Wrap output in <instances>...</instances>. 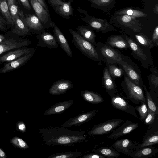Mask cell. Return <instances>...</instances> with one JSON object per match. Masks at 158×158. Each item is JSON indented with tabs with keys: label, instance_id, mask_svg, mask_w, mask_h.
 <instances>
[{
	"label": "cell",
	"instance_id": "cell-51",
	"mask_svg": "<svg viewBox=\"0 0 158 158\" xmlns=\"http://www.w3.org/2000/svg\"><path fill=\"white\" fill-rule=\"evenodd\" d=\"M6 40L5 37L1 34H0V43L3 42L4 41Z\"/></svg>",
	"mask_w": 158,
	"mask_h": 158
},
{
	"label": "cell",
	"instance_id": "cell-25",
	"mask_svg": "<svg viewBox=\"0 0 158 158\" xmlns=\"http://www.w3.org/2000/svg\"><path fill=\"white\" fill-rule=\"evenodd\" d=\"M83 99L92 104H99L104 100L103 97L99 93L88 90H83L80 92Z\"/></svg>",
	"mask_w": 158,
	"mask_h": 158
},
{
	"label": "cell",
	"instance_id": "cell-27",
	"mask_svg": "<svg viewBox=\"0 0 158 158\" xmlns=\"http://www.w3.org/2000/svg\"><path fill=\"white\" fill-rule=\"evenodd\" d=\"M15 28L12 33L19 36L29 34L30 30L23 23L18 15H16L13 21Z\"/></svg>",
	"mask_w": 158,
	"mask_h": 158
},
{
	"label": "cell",
	"instance_id": "cell-10",
	"mask_svg": "<svg viewBox=\"0 0 158 158\" xmlns=\"http://www.w3.org/2000/svg\"><path fill=\"white\" fill-rule=\"evenodd\" d=\"M20 19L29 29L40 33L44 31L43 27L39 18L34 14L25 15L22 11L19 14Z\"/></svg>",
	"mask_w": 158,
	"mask_h": 158
},
{
	"label": "cell",
	"instance_id": "cell-19",
	"mask_svg": "<svg viewBox=\"0 0 158 158\" xmlns=\"http://www.w3.org/2000/svg\"><path fill=\"white\" fill-rule=\"evenodd\" d=\"M52 26L53 28L54 36L57 42L67 55L69 57H72V50L63 33L55 24H53Z\"/></svg>",
	"mask_w": 158,
	"mask_h": 158
},
{
	"label": "cell",
	"instance_id": "cell-49",
	"mask_svg": "<svg viewBox=\"0 0 158 158\" xmlns=\"http://www.w3.org/2000/svg\"><path fill=\"white\" fill-rule=\"evenodd\" d=\"M0 23L4 26L5 24L7 23L6 21L4 20L1 15H0Z\"/></svg>",
	"mask_w": 158,
	"mask_h": 158
},
{
	"label": "cell",
	"instance_id": "cell-40",
	"mask_svg": "<svg viewBox=\"0 0 158 158\" xmlns=\"http://www.w3.org/2000/svg\"><path fill=\"white\" fill-rule=\"evenodd\" d=\"M16 129L18 131L21 133L26 131V127L25 123L22 121H19L16 123Z\"/></svg>",
	"mask_w": 158,
	"mask_h": 158
},
{
	"label": "cell",
	"instance_id": "cell-30",
	"mask_svg": "<svg viewBox=\"0 0 158 158\" xmlns=\"http://www.w3.org/2000/svg\"><path fill=\"white\" fill-rule=\"evenodd\" d=\"M0 11L5 18L8 24L14 25L6 0H0Z\"/></svg>",
	"mask_w": 158,
	"mask_h": 158
},
{
	"label": "cell",
	"instance_id": "cell-47",
	"mask_svg": "<svg viewBox=\"0 0 158 158\" xmlns=\"http://www.w3.org/2000/svg\"><path fill=\"white\" fill-rule=\"evenodd\" d=\"M110 1V0H92V1L95 3H97L98 2H100H100H102V3H107V2H108Z\"/></svg>",
	"mask_w": 158,
	"mask_h": 158
},
{
	"label": "cell",
	"instance_id": "cell-13",
	"mask_svg": "<svg viewBox=\"0 0 158 158\" xmlns=\"http://www.w3.org/2000/svg\"><path fill=\"white\" fill-rule=\"evenodd\" d=\"M158 143V122L146 131L143 137L142 142L139 148L152 146Z\"/></svg>",
	"mask_w": 158,
	"mask_h": 158
},
{
	"label": "cell",
	"instance_id": "cell-41",
	"mask_svg": "<svg viewBox=\"0 0 158 158\" xmlns=\"http://www.w3.org/2000/svg\"><path fill=\"white\" fill-rule=\"evenodd\" d=\"M152 41L156 46L158 45V27L155 28L152 37Z\"/></svg>",
	"mask_w": 158,
	"mask_h": 158
},
{
	"label": "cell",
	"instance_id": "cell-36",
	"mask_svg": "<svg viewBox=\"0 0 158 158\" xmlns=\"http://www.w3.org/2000/svg\"><path fill=\"white\" fill-rule=\"evenodd\" d=\"M10 142L14 147L19 149L25 150L29 148L28 145L25 141L17 136L12 137Z\"/></svg>",
	"mask_w": 158,
	"mask_h": 158
},
{
	"label": "cell",
	"instance_id": "cell-7",
	"mask_svg": "<svg viewBox=\"0 0 158 158\" xmlns=\"http://www.w3.org/2000/svg\"><path fill=\"white\" fill-rule=\"evenodd\" d=\"M126 57L123 60L119 61L118 64H119L124 70L126 76L133 83L136 85L143 87V84L142 80L140 73L139 72L138 68L133 67L126 61Z\"/></svg>",
	"mask_w": 158,
	"mask_h": 158
},
{
	"label": "cell",
	"instance_id": "cell-17",
	"mask_svg": "<svg viewBox=\"0 0 158 158\" xmlns=\"http://www.w3.org/2000/svg\"><path fill=\"white\" fill-rule=\"evenodd\" d=\"M31 43L27 40H18L13 39L6 40L0 43V55L6 52L28 45Z\"/></svg>",
	"mask_w": 158,
	"mask_h": 158
},
{
	"label": "cell",
	"instance_id": "cell-48",
	"mask_svg": "<svg viewBox=\"0 0 158 158\" xmlns=\"http://www.w3.org/2000/svg\"><path fill=\"white\" fill-rule=\"evenodd\" d=\"M136 11H134L132 10L129 9L127 11L126 13L129 15H135Z\"/></svg>",
	"mask_w": 158,
	"mask_h": 158
},
{
	"label": "cell",
	"instance_id": "cell-39",
	"mask_svg": "<svg viewBox=\"0 0 158 158\" xmlns=\"http://www.w3.org/2000/svg\"><path fill=\"white\" fill-rule=\"evenodd\" d=\"M7 3L13 22L15 17L18 15L19 11L18 6L15 4V0H7Z\"/></svg>",
	"mask_w": 158,
	"mask_h": 158
},
{
	"label": "cell",
	"instance_id": "cell-38",
	"mask_svg": "<svg viewBox=\"0 0 158 158\" xmlns=\"http://www.w3.org/2000/svg\"><path fill=\"white\" fill-rule=\"evenodd\" d=\"M108 70L111 76L113 77H119L123 73V70L113 64H106Z\"/></svg>",
	"mask_w": 158,
	"mask_h": 158
},
{
	"label": "cell",
	"instance_id": "cell-5",
	"mask_svg": "<svg viewBox=\"0 0 158 158\" xmlns=\"http://www.w3.org/2000/svg\"><path fill=\"white\" fill-rule=\"evenodd\" d=\"M126 40L130 48L132 50V55L135 58L139 61L143 66L148 69L149 66L153 65V61L151 53L143 49L139 44L132 39L127 36Z\"/></svg>",
	"mask_w": 158,
	"mask_h": 158
},
{
	"label": "cell",
	"instance_id": "cell-43",
	"mask_svg": "<svg viewBox=\"0 0 158 158\" xmlns=\"http://www.w3.org/2000/svg\"><path fill=\"white\" fill-rule=\"evenodd\" d=\"M23 6L26 9L31 10V8L28 0H19Z\"/></svg>",
	"mask_w": 158,
	"mask_h": 158
},
{
	"label": "cell",
	"instance_id": "cell-12",
	"mask_svg": "<svg viewBox=\"0 0 158 158\" xmlns=\"http://www.w3.org/2000/svg\"><path fill=\"white\" fill-rule=\"evenodd\" d=\"M98 111L99 110H97L80 114L68 119L62 124V127H68L72 126H79L84 123L90 121Z\"/></svg>",
	"mask_w": 158,
	"mask_h": 158
},
{
	"label": "cell",
	"instance_id": "cell-22",
	"mask_svg": "<svg viewBox=\"0 0 158 158\" xmlns=\"http://www.w3.org/2000/svg\"><path fill=\"white\" fill-rule=\"evenodd\" d=\"M74 102L73 100H66L56 103L46 110L44 115H50L63 113L69 108Z\"/></svg>",
	"mask_w": 158,
	"mask_h": 158
},
{
	"label": "cell",
	"instance_id": "cell-35",
	"mask_svg": "<svg viewBox=\"0 0 158 158\" xmlns=\"http://www.w3.org/2000/svg\"><path fill=\"white\" fill-rule=\"evenodd\" d=\"M135 110L137 111L139 115V119L141 121H143L146 118L148 113V107L146 102L140 101L138 106L135 107Z\"/></svg>",
	"mask_w": 158,
	"mask_h": 158
},
{
	"label": "cell",
	"instance_id": "cell-11",
	"mask_svg": "<svg viewBox=\"0 0 158 158\" xmlns=\"http://www.w3.org/2000/svg\"><path fill=\"white\" fill-rule=\"evenodd\" d=\"M138 127V123H134L131 121L127 120L119 127L112 131L108 138L111 139H118L129 133Z\"/></svg>",
	"mask_w": 158,
	"mask_h": 158
},
{
	"label": "cell",
	"instance_id": "cell-31",
	"mask_svg": "<svg viewBox=\"0 0 158 158\" xmlns=\"http://www.w3.org/2000/svg\"><path fill=\"white\" fill-rule=\"evenodd\" d=\"M83 154L80 151H72L57 153L53 154L46 158H76Z\"/></svg>",
	"mask_w": 158,
	"mask_h": 158
},
{
	"label": "cell",
	"instance_id": "cell-23",
	"mask_svg": "<svg viewBox=\"0 0 158 158\" xmlns=\"http://www.w3.org/2000/svg\"><path fill=\"white\" fill-rule=\"evenodd\" d=\"M105 44L112 48H116L126 50L130 48L126 39L119 35L110 36Z\"/></svg>",
	"mask_w": 158,
	"mask_h": 158
},
{
	"label": "cell",
	"instance_id": "cell-14",
	"mask_svg": "<svg viewBox=\"0 0 158 158\" xmlns=\"http://www.w3.org/2000/svg\"><path fill=\"white\" fill-rule=\"evenodd\" d=\"M73 86V84L70 81L61 79L53 83L49 89V93L52 95H59L65 93Z\"/></svg>",
	"mask_w": 158,
	"mask_h": 158
},
{
	"label": "cell",
	"instance_id": "cell-50",
	"mask_svg": "<svg viewBox=\"0 0 158 158\" xmlns=\"http://www.w3.org/2000/svg\"><path fill=\"white\" fill-rule=\"evenodd\" d=\"M51 2L53 5L56 4L60 0H50Z\"/></svg>",
	"mask_w": 158,
	"mask_h": 158
},
{
	"label": "cell",
	"instance_id": "cell-20",
	"mask_svg": "<svg viewBox=\"0 0 158 158\" xmlns=\"http://www.w3.org/2000/svg\"><path fill=\"white\" fill-rule=\"evenodd\" d=\"M34 51L35 50L34 48L31 47H24L13 51H10L0 57V62H9Z\"/></svg>",
	"mask_w": 158,
	"mask_h": 158
},
{
	"label": "cell",
	"instance_id": "cell-52",
	"mask_svg": "<svg viewBox=\"0 0 158 158\" xmlns=\"http://www.w3.org/2000/svg\"><path fill=\"white\" fill-rule=\"evenodd\" d=\"M0 30L2 31H5L6 30V28L5 26L2 25L0 23Z\"/></svg>",
	"mask_w": 158,
	"mask_h": 158
},
{
	"label": "cell",
	"instance_id": "cell-9",
	"mask_svg": "<svg viewBox=\"0 0 158 158\" xmlns=\"http://www.w3.org/2000/svg\"><path fill=\"white\" fill-rule=\"evenodd\" d=\"M139 143L128 139L117 140L112 144L117 151L130 156L133 151L139 148Z\"/></svg>",
	"mask_w": 158,
	"mask_h": 158
},
{
	"label": "cell",
	"instance_id": "cell-16",
	"mask_svg": "<svg viewBox=\"0 0 158 158\" xmlns=\"http://www.w3.org/2000/svg\"><path fill=\"white\" fill-rule=\"evenodd\" d=\"M112 77L110 74L106 66L105 67L102 74V83L106 92L110 97L114 96L118 93L115 83L113 80Z\"/></svg>",
	"mask_w": 158,
	"mask_h": 158
},
{
	"label": "cell",
	"instance_id": "cell-42",
	"mask_svg": "<svg viewBox=\"0 0 158 158\" xmlns=\"http://www.w3.org/2000/svg\"><path fill=\"white\" fill-rule=\"evenodd\" d=\"M81 158H104V156L94 152L88 154L81 157Z\"/></svg>",
	"mask_w": 158,
	"mask_h": 158
},
{
	"label": "cell",
	"instance_id": "cell-34",
	"mask_svg": "<svg viewBox=\"0 0 158 158\" xmlns=\"http://www.w3.org/2000/svg\"><path fill=\"white\" fill-rule=\"evenodd\" d=\"M158 114L148 109V114L143 121L144 123L149 126L148 129L158 122Z\"/></svg>",
	"mask_w": 158,
	"mask_h": 158
},
{
	"label": "cell",
	"instance_id": "cell-33",
	"mask_svg": "<svg viewBox=\"0 0 158 158\" xmlns=\"http://www.w3.org/2000/svg\"><path fill=\"white\" fill-rule=\"evenodd\" d=\"M143 87L145 93V97L148 109L158 114V109L156 104L154 101L150 93L148 91L146 86L144 84Z\"/></svg>",
	"mask_w": 158,
	"mask_h": 158
},
{
	"label": "cell",
	"instance_id": "cell-28",
	"mask_svg": "<svg viewBox=\"0 0 158 158\" xmlns=\"http://www.w3.org/2000/svg\"><path fill=\"white\" fill-rule=\"evenodd\" d=\"M77 33L85 40L96 46V35L94 32L90 29L84 26H79L77 28Z\"/></svg>",
	"mask_w": 158,
	"mask_h": 158
},
{
	"label": "cell",
	"instance_id": "cell-46",
	"mask_svg": "<svg viewBox=\"0 0 158 158\" xmlns=\"http://www.w3.org/2000/svg\"><path fill=\"white\" fill-rule=\"evenodd\" d=\"M38 2L42 5V6L48 12V10L47 6L45 4L44 0H37Z\"/></svg>",
	"mask_w": 158,
	"mask_h": 158
},
{
	"label": "cell",
	"instance_id": "cell-45",
	"mask_svg": "<svg viewBox=\"0 0 158 158\" xmlns=\"http://www.w3.org/2000/svg\"><path fill=\"white\" fill-rule=\"evenodd\" d=\"M6 155L4 150L0 148V158H6Z\"/></svg>",
	"mask_w": 158,
	"mask_h": 158
},
{
	"label": "cell",
	"instance_id": "cell-21",
	"mask_svg": "<svg viewBox=\"0 0 158 158\" xmlns=\"http://www.w3.org/2000/svg\"><path fill=\"white\" fill-rule=\"evenodd\" d=\"M158 152V148L149 146L133 151L130 156L134 158H147L155 155Z\"/></svg>",
	"mask_w": 158,
	"mask_h": 158
},
{
	"label": "cell",
	"instance_id": "cell-6",
	"mask_svg": "<svg viewBox=\"0 0 158 158\" xmlns=\"http://www.w3.org/2000/svg\"><path fill=\"white\" fill-rule=\"evenodd\" d=\"M120 118L113 119L94 125L88 132L90 136L98 135L111 133L121 124Z\"/></svg>",
	"mask_w": 158,
	"mask_h": 158
},
{
	"label": "cell",
	"instance_id": "cell-15",
	"mask_svg": "<svg viewBox=\"0 0 158 158\" xmlns=\"http://www.w3.org/2000/svg\"><path fill=\"white\" fill-rule=\"evenodd\" d=\"M38 40V46L50 49L59 47L54 36L50 33L43 31L36 36Z\"/></svg>",
	"mask_w": 158,
	"mask_h": 158
},
{
	"label": "cell",
	"instance_id": "cell-4",
	"mask_svg": "<svg viewBox=\"0 0 158 158\" xmlns=\"http://www.w3.org/2000/svg\"><path fill=\"white\" fill-rule=\"evenodd\" d=\"M95 47L101 60L106 64H118L126 57L119 52L102 42L97 43Z\"/></svg>",
	"mask_w": 158,
	"mask_h": 158
},
{
	"label": "cell",
	"instance_id": "cell-44",
	"mask_svg": "<svg viewBox=\"0 0 158 158\" xmlns=\"http://www.w3.org/2000/svg\"><path fill=\"white\" fill-rule=\"evenodd\" d=\"M131 17L128 15H125L123 16L122 20L124 23H128L131 20Z\"/></svg>",
	"mask_w": 158,
	"mask_h": 158
},
{
	"label": "cell",
	"instance_id": "cell-29",
	"mask_svg": "<svg viewBox=\"0 0 158 158\" xmlns=\"http://www.w3.org/2000/svg\"><path fill=\"white\" fill-rule=\"evenodd\" d=\"M55 6L56 7V10L63 16H68L72 14L70 1L64 2L60 1Z\"/></svg>",
	"mask_w": 158,
	"mask_h": 158
},
{
	"label": "cell",
	"instance_id": "cell-18",
	"mask_svg": "<svg viewBox=\"0 0 158 158\" xmlns=\"http://www.w3.org/2000/svg\"><path fill=\"white\" fill-rule=\"evenodd\" d=\"M35 51L6 64L2 68L1 73H4L24 65L33 56Z\"/></svg>",
	"mask_w": 158,
	"mask_h": 158
},
{
	"label": "cell",
	"instance_id": "cell-8",
	"mask_svg": "<svg viewBox=\"0 0 158 158\" xmlns=\"http://www.w3.org/2000/svg\"><path fill=\"white\" fill-rule=\"evenodd\" d=\"M110 98V103L112 107L139 118L135 107L128 103L122 96L117 93Z\"/></svg>",
	"mask_w": 158,
	"mask_h": 158
},
{
	"label": "cell",
	"instance_id": "cell-2",
	"mask_svg": "<svg viewBox=\"0 0 158 158\" xmlns=\"http://www.w3.org/2000/svg\"><path fill=\"white\" fill-rule=\"evenodd\" d=\"M69 30L73 39L72 42L75 47L85 56L92 60L97 62L99 65L102 64L101 60L95 46L83 38L77 32L71 28H69Z\"/></svg>",
	"mask_w": 158,
	"mask_h": 158
},
{
	"label": "cell",
	"instance_id": "cell-24",
	"mask_svg": "<svg viewBox=\"0 0 158 158\" xmlns=\"http://www.w3.org/2000/svg\"><path fill=\"white\" fill-rule=\"evenodd\" d=\"M29 1L40 22L45 24H46L49 18L48 12L37 0Z\"/></svg>",
	"mask_w": 158,
	"mask_h": 158
},
{
	"label": "cell",
	"instance_id": "cell-3",
	"mask_svg": "<svg viewBox=\"0 0 158 158\" xmlns=\"http://www.w3.org/2000/svg\"><path fill=\"white\" fill-rule=\"evenodd\" d=\"M124 75V78L121 82V85L126 99L135 105H139L140 101L146 102L143 88L133 83L126 75Z\"/></svg>",
	"mask_w": 158,
	"mask_h": 158
},
{
	"label": "cell",
	"instance_id": "cell-37",
	"mask_svg": "<svg viewBox=\"0 0 158 158\" xmlns=\"http://www.w3.org/2000/svg\"><path fill=\"white\" fill-rule=\"evenodd\" d=\"M89 23L93 28L103 33H106L112 30L109 27L108 25L102 24L100 22L95 20H92L89 21Z\"/></svg>",
	"mask_w": 158,
	"mask_h": 158
},
{
	"label": "cell",
	"instance_id": "cell-26",
	"mask_svg": "<svg viewBox=\"0 0 158 158\" xmlns=\"http://www.w3.org/2000/svg\"><path fill=\"white\" fill-rule=\"evenodd\" d=\"M91 151L101 155L105 158H114L120 156L118 151L113 148L112 146L93 148L91 150Z\"/></svg>",
	"mask_w": 158,
	"mask_h": 158
},
{
	"label": "cell",
	"instance_id": "cell-32",
	"mask_svg": "<svg viewBox=\"0 0 158 158\" xmlns=\"http://www.w3.org/2000/svg\"><path fill=\"white\" fill-rule=\"evenodd\" d=\"M135 37L137 41L142 46L150 49L155 46L152 40L144 35L136 34Z\"/></svg>",
	"mask_w": 158,
	"mask_h": 158
},
{
	"label": "cell",
	"instance_id": "cell-1",
	"mask_svg": "<svg viewBox=\"0 0 158 158\" xmlns=\"http://www.w3.org/2000/svg\"><path fill=\"white\" fill-rule=\"evenodd\" d=\"M44 144L51 146H74L88 141L85 132L71 130L67 127H48L39 129Z\"/></svg>",
	"mask_w": 158,
	"mask_h": 158
}]
</instances>
